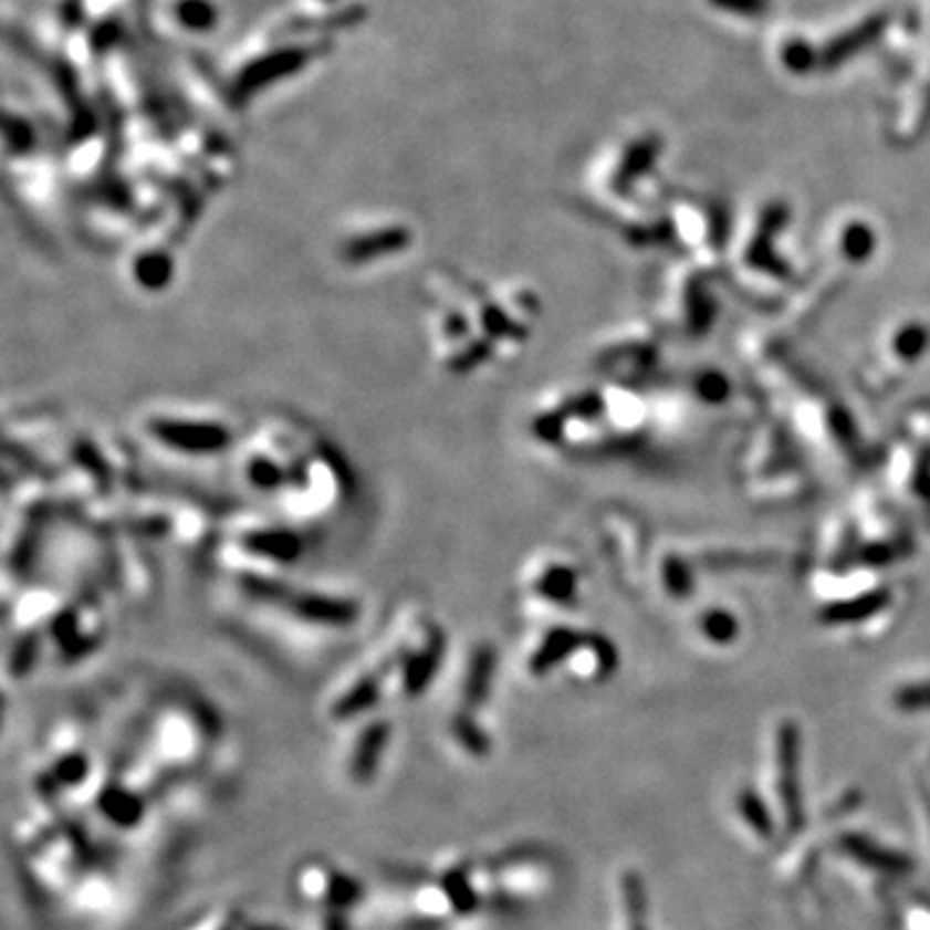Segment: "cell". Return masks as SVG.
<instances>
[{"mask_svg": "<svg viewBox=\"0 0 930 930\" xmlns=\"http://www.w3.org/2000/svg\"><path fill=\"white\" fill-rule=\"evenodd\" d=\"M233 458L245 494L297 527L326 520L355 494V473L342 452L300 419L272 414L245 427Z\"/></svg>", "mask_w": 930, "mask_h": 930, "instance_id": "obj_1", "label": "cell"}, {"mask_svg": "<svg viewBox=\"0 0 930 930\" xmlns=\"http://www.w3.org/2000/svg\"><path fill=\"white\" fill-rule=\"evenodd\" d=\"M421 300L432 357L450 378H473L527 339L533 305L520 288L442 267L425 276Z\"/></svg>", "mask_w": 930, "mask_h": 930, "instance_id": "obj_2", "label": "cell"}, {"mask_svg": "<svg viewBox=\"0 0 930 930\" xmlns=\"http://www.w3.org/2000/svg\"><path fill=\"white\" fill-rule=\"evenodd\" d=\"M448 655V631L440 620L425 607L406 605L328 688L324 717L347 727L375 717L386 703L417 701L440 678Z\"/></svg>", "mask_w": 930, "mask_h": 930, "instance_id": "obj_3", "label": "cell"}, {"mask_svg": "<svg viewBox=\"0 0 930 930\" xmlns=\"http://www.w3.org/2000/svg\"><path fill=\"white\" fill-rule=\"evenodd\" d=\"M518 853H456L414 866L388 881L386 915L401 930H448L483 912L514 910L525 897Z\"/></svg>", "mask_w": 930, "mask_h": 930, "instance_id": "obj_4", "label": "cell"}, {"mask_svg": "<svg viewBox=\"0 0 930 930\" xmlns=\"http://www.w3.org/2000/svg\"><path fill=\"white\" fill-rule=\"evenodd\" d=\"M243 607L282 620L297 634L344 636L363 618V599L355 592L324 587V584L288 579L284 574H230Z\"/></svg>", "mask_w": 930, "mask_h": 930, "instance_id": "obj_5", "label": "cell"}, {"mask_svg": "<svg viewBox=\"0 0 930 930\" xmlns=\"http://www.w3.org/2000/svg\"><path fill=\"white\" fill-rule=\"evenodd\" d=\"M245 429L228 411L210 404L156 401L135 417V435L145 450L174 463H210L230 458Z\"/></svg>", "mask_w": 930, "mask_h": 930, "instance_id": "obj_6", "label": "cell"}, {"mask_svg": "<svg viewBox=\"0 0 930 930\" xmlns=\"http://www.w3.org/2000/svg\"><path fill=\"white\" fill-rule=\"evenodd\" d=\"M220 736V721L202 698L171 693L153 706L145 727V752L140 757L158 767L160 775L187 771L210 757Z\"/></svg>", "mask_w": 930, "mask_h": 930, "instance_id": "obj_7", "label": "cell"}, {"mask_svg": "<svg viewBox=\"0 0 930 930\" xmlns=\"http://www.w3.org/2000/svg\"><path fill=\"white\" fill-rule=\"evenodd\" d=\"M497 655L489 641H473L458 659L448 709H445V736L450 748L468 760H481L491 752L487 732V709L494 693Z\"/></svg>", "mask_w": 930, "mask_h": 930, "instance_id": "obj_8", "label": "cell"}, {"mask_svg": "<svg viewBox=\"0 0 930 930\" xmlns=\"http://www.w3.org/2000/svg\"><path fill=\"white\" fill-rule=\"evenodd\" d=\"M292 895L303 912V930H352L349 918L365 887L334 860L307 858L292 871Z\"/></svg>", "mask_w": 930, "mask_h": 930, "instance_id": "obj_9", "label": "cell"}, {"mask_svg": "<svg viewBox=\"0 0 930 930\" xmlns=\"http://www.w3.org/2000/svg\"><path fill=\"white\" fill-rule=\"evenodd\" d=\"M414 245V230L398 222L386 226H355L342 230L334 243V257L352 274H373L378 267L396 264Z\"/></svg>", "mask_w": 930, "mask_h": 930, "instance_id": "obj_10", "label": "cell"}, {"mask_svg": "<svg viewBox=\"0 0 930 930\" xmlns=\"http://www.w3.org/2000/svg\"><path fill=\"white\" fill-rule=\"evenodd\" d=\"M344 729H347V740L339 752L342 779L349 786H370L388 757L394 724L383 713H375V717L352 721Z\"/></svg>", "mask_w": 930, "mask_h": 930, "instance_id": "obj_11", "label": "cell"}, {"mask_svg": "<svg viewBox=\"0 0 930 930\" xmlns=\"http://www.w3.org/2000/svg\"><path fill=\"white\" fill-rule=\"evenodd\" d=\"M249 918L238 910V907L222 905V907H210V910L199 915L197 920H191L184 930H243Z\"/></svg>", "mask_w": 930, "mask_h": 930, "instance_id": "obj_12", "label": "cell"}, {"mask_svg": "<svg viewBox=\"0 0 930 930\" xmlns=\"http://www.w3.org/2000/svg\"><path fill=\"white\" fill-rule=\"evenodd\" d=\"M243 930H282V928H274V926H259V922H245Z\"/></svg>", "mask_w": 930, "mask_h": 930, "instance_id": "obj_13", "label": "cell"}]
</instances>
